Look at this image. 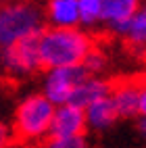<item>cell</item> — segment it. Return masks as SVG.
<instances>
[{
	"instance_id": "cell-1",
	"label": "cell",
	"mask_w": 146,
	"mask_h": 148,
	"mask_svg": "<svg viewBox=\"0 0 146 148\" xmlns=\"http://www.w3.org/2000/svg\"><path fill=\"white\" fill-rule=\"evenodd\" d=\"M90 36L75 27H44L40 38V67L52 71L56 67L82 65L90 52Z\"/></svg>"
},
{
	"instance_id": "cell-2",
	"label": "cell",
	"mask_w": 146,
	"mask_h": 148,
	"mask_svg": "<svg viewBox=\"0 0 146 148\" xmlns=\"http://www.w3.org/2000/svg\"><path fill=\"white\" fill-rule=\"evenodd\" d=\"M52 115H54V104L46 98V94L27 96L15 111V121L11 127L13 146L40 142L48 134Z\"/></svg>"
},
{
	"instance_id": "cell-3",
	"label": "cell",
	"mask_w": 146,
	"mask_h": 148,
	"mask_svg": "<svg viewBox=\"0 0 146 148\" xmlns=\"http://www.w3.org/2000/svg\"><path fill=\"white\" fill-rule=\"evenodd\" d=\"M42 11L34 0H8L0 4V44L6 46L34 29H42Z\"/></svg>"
},
{
	"instance_id": "cell-4",
	"label": "cell",
	"mask_w": 146,
	"mask_h": 148,
	"mask_svg": "<svg viewBox=\"0 0 146 148\" xmlns=\"http://www.w3.org/2000/svg\"><path fill=\"white\" fill-rule=\"evenodd\" d=\"M42 29H34V32L17 38V40L4 46V73L6 75H13L21 82V77H34L42 73V67H40Z\"/></svg>"
},
{
	"instance_id": "cell-5",
	"label": "cell",
	"mask_w": 146,
	"mask_h": 148,
	"mask_svg": "<svg viewBox=\"0 0 146 148\" xmlns=\"http://www.w3.org/2000/svg\"><path fill=\"white\" fill-rule=\"evenodd\" d=\"M109 96L113 98L117 115L125 119L144 117L146 96H144V71L119 73L109 77Z\"/></svg>"
},
{
	"instance_id": "cell-6",
	"label": "cell",
	"mask_w": 146,
	"mask_h": 148,
	"mask_svg": "<svg viewBox=\"0 0 146 148\" xmlns=\"http://www.w3.org/2000/svg\"><path fill=\"white\" fill-rule=\"evenodd\" d=\"M92 73L84 65H73V67H56L50 73L46 82V98L52 104H65L73 88L90 79Z\"/></svg>"
},
{
	"instance_id": "cell-7",
	"label": "cell",
	"mask_w": 146,
	"mask_h": 148,
	"mask_svg": "<svg viewBox=\"0 0 146 148\" xmlns=\"http://www.w3.org/2000/svg\"><path fill=\"white\" fill-rule=\"evenodd\" d=\"M86 132H88V123H86L84 108L73 106V104H67V102H65V106H61L58 111H54L46 138L86 136Z\"/></svg>"
},
{
	"instance_id": "cell-8",
	"label": "cell",
	"mask_w": 146,
	"mask_h": 148,
	"mask_svg": "<svg viewBox=\"0 0 146 148\" xmlns=\"http://www.w3.org/2000/svg\"><path fill=\"white\" fill-rule=\"evenodd\" d=\"M84 115H86V123L92 125L94 130H106V127H111L119 119L115 102H113L111 96H102L98 100L90 102L84 108Z\"/></svg>"
},
{
	"instance_id": "cell-9",
	"label": "cell",
	"mask_w": 146,
	"mask_h": 148,
	"mask_svg": "<svg viewBox=\"0 0 146 148\" xmlns=\"http://www.w3.org/2000/svg\"><path fill=\"white\" fill-rule=\"evenodd\" d=\"M102 96H109V82L106 79H86L84 84H80L77 88H73V92L67 98V104L86 108L90 102L98 100Z\"/></svg>"
},
{
	"instance_id": "cell-10",
	"label": "cell",
	"mask_w": 146,
	"mask_h": 148,
	"mask_svg": "<svg viewBox=\"0 0 146 148\" xmlns=\"http://www.w3.org/2000/svg\"><path fill=\"white\" fill-rule=\"evenodd\" d=\"M46 17L56 27H75L80 21L77 15V0H48Z\"/></svg>"
},
{
	"instance_id": "cell-11",
	"label": "cell",
	"mask_w": 146,
	"mask_h": 148,
	"mask_svg": "<svg viewBox=\"0 0 146 148\" xmlns=\"http://www.w3.org/2000/svg\"><path fill=\"white\" fill-rule=\"evenodd\" d=\"M98 2H100V19L111 23L127 21L140 6V0H98Z\"/></svg>"
},
{
	"instance_id": "cell-12",
	"label": "cell",
	"mask_w": 146,
	"mask_h": 148,
	"mask_svg": "<svg viewBox=\"0 0 146 148\" xmlns=\"http://www.w3.org/2000/svg\"><path fill=\"white\" fill-rule=\"evenodd\" d=\"M42 148H88L86 136H69V138H42Z\"/></svg>"
},
{
	"instance_id": "cell-13",
	"label": "cell",
	"mask_w": 146,
	"mask_h": 148,
	"mask_svg": "<svg viewBox=\"0 0 146 148\" xmlns=\"http://www.w3.org/2000/svg\"><path fill=\"white\" fill-rule=\"evenodd\" d=\"M77 15L88 25L96 23L100 19V2L98 0H77Z\"/></svg>"
},
{
	"instance_id": "cell-14",
	"label": "cell",
	"mask_w": 146,
	"mask_h": 148,
	"mask_svg": "<svg viewBox=\"0 0 146 148\" xmlns=\"http://www.w3.org/2000/svg\"><path fill=\"white\" fill-rule=\"evenodd\" d=\"M13 146V138H11V130L0 121V148H11Z\"/></svg>"
}]
</instances>
